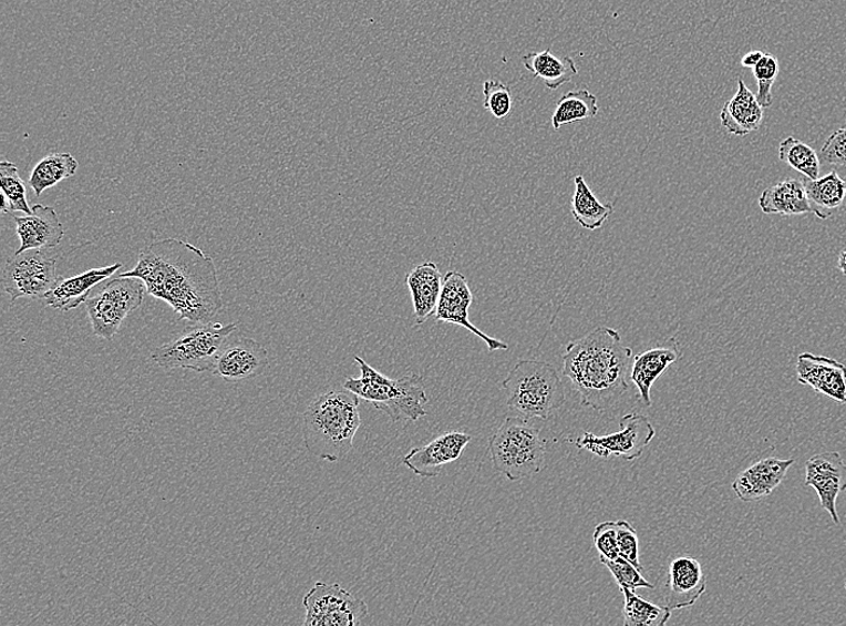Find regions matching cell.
<instances>
[{
  "instance_id": "1",
  "label": "cell",
  "mask_w": 846,
  "mask_h": 626,
  "mask_svg": "<svg viewBox=\"0 0 846 626\" xmlns=\"http://www.w3.org/2000/svg\"><path fill=\"white\" fill-rule=\"evenodd\" d=\"M120 276L140 278L149 296L171 305L192 325L209 324L221 310L215 261L187 242L152 243L140 254L135 268Z\"/></svg>"
},
{
  "instance_id": "2",
  "label": "cell",
  "mask_w": 846,
  "mask_h": 626,
  "mask_svg": "<svg viewBox=\"0 0 846 626\" xmlns=\"http://www.w3.org/2000/svg\"><path fill=\"white\" fill-rule=\"evenodd\" d=\"M631 356L618 330L598 327L567 346L563 374L580 396L584 408L605 412L628 392Z\"/></svg>"
},
{
  "instance_id": "3",
  "label": "cell",
  "mask_w": 846,
  "mask_h": 626,
  "mask_svg": "<svg viewBox=\"0 0 846 626\" xmlns=\"http://www.w3.org/2000/svg\"><path fill=\"white\" fill-rule=\"evenodd\" d=\"M360 398L345 391L318 397L303 412L302 438L308 453L337 463L354 448L361 425Z\"/></svg>"
},
{
  "instance_id": "4",
  "label": "cell",
  "mask_w": 846,
  "mask_h": 626,
  "mask_svg": "<svg viewBox=\"0 0 846 626\" xmlns=\"http://www.w3.org/2000/svg\"><path fill=\"white\" fill-rule=\"evenodd\" d=\"M355 363L361 376L359 379H347L344 388L386 413L393 423L416 422L429 414L425 409L429 402L425 380L421 374L411 373L392 380L359 356H355Z\"/></svg>"
},
{
  "instance_id": "5",
  "label": "cell",
  "mask_w": 846,
  "mask_h": 626,
  "mask_svg": "<svg viewBox=\"0 0 846 626\" xmlns=\"http://www.w3.org/2000/svg\"><path fill=\"white\" fill-rule=\"evenodd\" d=\"M507 408L525 419L546 421L566 402V389L554 366L540 360H519L503 381Z\"/></svg>"
},
{
  "instance_id": "6",
  "label": "cell",
  "mask_w": 846,
  "mask_h": 626,
  "mask_svg": "<svg viewBox=\"0 0 846 626\" xmlns=\"http://www.w3.org/2000/svg\"><path fill=\"white\" fill-rule=\"evenodd\" d=\"M545 443L539 427L525 417H507L489 439L493 468L512 482L538 475L545 466Z\"/></svg>"
},
{
  "instance_id": "7",
  "label": "cell",
  "mask_w": 846,
  "mask_h": 626,
  "mask_svg": "<svg viewBox=\"0 0 846 626\" xmlns=\"http://www.w3.org/2000/svg\"><path fill=\"white\" fill-rule=\"evenodd\" d=\"M237 330L236 324L193 325L180 336L152 353L155 365L165 369H188L212 372L223 347Z\"/></svg>"
},
{
  "instance_id": "8",
  "label": "cell",
  "mask_w": 846,
  "mask_h": 626,
  "mask_svg": "<svg viewBox=\"0 0 846 626\" xmlns=\"http://www.w3.org/2000/svg\"><path fill=\"white\" fill-rule=\"evenodd\" d=\"M145 290L144 281L135 277L117 276L99 286L84 301L95 336L114 339L124 319L143 304Z\"/></svg>"
},
{
  "instance_id": "9",
  "label": "cell",
  "mask_w": 846,
  "mask_h": 626,
  "mask_svg": "<svg viewBox=\"0 0 846 626\" xmlns=\"http://www.w3.org/2000/svg\"><path fill=\"white\" fill-rule=\"evenodd\" d=\"M58 259L42 249H27L10 257L4 268V288L12 301L20 298L44 299L60 281Z\"/></svg>"
},
{
  "instance_id": "10",
  "label": "cell",
  "mask_w": 846,
  "mask_h": 626,
  "mask_svg": "<svg viewBox=\"0 0 846 626\" xmlns=\"http://www.w3.org/2000/svg\"><path fill=\"white\" fill-rule=\"evenodd\" d=\"M306 626H355L370 610L360 597L352 595L340 584L317 582L303 597Z\"/></svg>"
},
{
  "instance_id": "11",
  "label": "cell",
  "mask_w": 846,
  "mask_h": 626,
  "mask_svg": "<svg viewBox=\"0 0 846 626\" xmlns=\"http://www.w3.org/2000/svg\"><path fill=\"white\" fill-rule=\"evenodd\" d=\"M654 437L656 429L646 415L628 413L620 420L618 433L606 437L585 433L576 440L575 444L577 449L600 458L617 455L622 456L627 462H633L650 447Z\"/></svg>"
},
{
  "instance_id": "12",
  "label": "cell",
  "mask_w": 846,
  "mask_h": 626,
  "mask_svg": "<svg viewBox=\"0 0 846 626\" xmlns=\"http://www.w3.org/2000/svg\"><path fill=\"white\" fill-rule=\"evenodd\" d=\"M473 302L474 296L467 278L458 271H448L444 277L441 298L434 312L435 321L470 330L487 345L489 352L509 350V345L488 337L471 322L470 309Z\"/></svg>"
},
{
  "instance_id": "13",
  "label": "cell",
  "mask_w": 846,
  "mask_h": 626,
  "mask_svg": "<svg viewBox=\"0 0 846 626\" xmlns=\"http://www.w3.org/2000/svg\"><path fill=\"white\" fill-rule=\"evenodd\" d=\"M267 367L269 353L261 343L249 338H230L212 373L227 382H239L258 378Z\"/></svg>"
},
{
  "instance_id": "14",
  "label": "cell",
  "mask_w": 846,
  "mask_h": 626,
  "mask_svg": "<svg viewBox=\"0 0 846 626\" xmlns=\"http://www.w3.org/2000/svg\"><path fill=\"white\" fill-rule=\"evenodd\" d=\"M806 485L815 490L832 521L839 524L837 499L846 491V464L838 452L815 454L806 464Z\"/></svg>"
},
{
  "instance_id": "15",
  "label": "cell",
  "mask_w": 846,
  "mask_h": 626,
  "mask_svg": "<svg viewBox=\"0 0 846 626\" xmlns=\"http://www.w3.org/2000/svg\"><path fill=\"white\" fill-rule=\"evenodd\" d=\"M471 441L468 434L448 431L425 447L413 449L404 455L403 464L419 478L435 479L443 466L457 461Z\"/></svg>"
},
{
  "instance_id": "16",
  "label": "cell",
  "mask_w": 846,
  "mask_h": 626,
  "mask_svg": "<svg viewBox=\"0 0 846 626\" xmlns=\"http://www.w3.org/2000/svg\"><path fill=\"white\" fill-rule=\"evenodd\" d=\"M797 381L809 386L816 394H822L839 403L846 402V366L840 361L813 353L797 357Z\"/></svg>"
},
{
  "instance_id": "17",
  "label": "cell",
  "mask_w": 846,
  "mask_h": 626,
  "mask_svg": "<svg viewBox=\"0 0 846 626\" xmlns=\"http://www.w3.org/2000/svg\"><path fill=\"white\" fill-rule=\"evenodd\" d=\"M706 589V576L694 556H677L670 563L664 595L671 610L694 606Z\"/></svg>"
},
{
  "instance_id": "18",
  "label": "cell",
  "mask_w": 846,
  "mask_h": 626,
  "mask_svg": "<svg viewBox=\"0 0 846 626\" xmlns=\"http://www.w3.org/2000/svg\"><path fill=\"white\" fill-rule=\"evenodd\" d=\"M682 357L680 343L675 338H670L653 349L634 356L630 380L638 388L641 406L652 407L651 391L654 382Z\"/></svg>"
},
{
  "instance_id": "19",
  "label": "cell",
  "mask_w": 846,
  "mask_h": 626,
  "mask_svg": "<svg viewBox=\"0 0 846 626\" xmlns=\"http://www.w3.org/2000/svg\"><path fill=\"white\" fill-rule=\"evenodd\" d=\"M21 247L27 249H49L58 247L64 238V227L52 206L35 204L32 213L25 216H12Z\"/></svg>"
},
{
  "instance_id": "20",
  "label": "cell",
  "mask_w": 846,
  "mask_h": 626,
  "mask_svg": "<svg viewBox=\"0 0 846 626\" xmlns=\"http://www.w3.org/2000/svg\"><path fill=\"white\" fill-rule=\"evenodd\" d=\"M794 459L766 458L741 472L732 490L744 503L764 499L773 493L785 479Z\"/></svg>"
},
{
  "instance_id": "21",
  "label": "cell",
  "mask_w": 846,
  "mask_h": 626,
  "mask_svg": "<svg viewBox=\"0 0 846 626\" xmlns=\"http://www.w3.org/2000/svg\"><path fill=\"white\" fill-rule=\"evenodd\" d=\"M121 268L122 264L117 263L114 266L91 269L73 277H61L58 285L49 291L44 300L54 310L72 311L89 299L92 290L99 284L107 280Z\"/></svg>"
},
{
  "instance_id": "22",
  "label": "cell",
  "mask_w": 846,
  "mask_h": 626,
  "mask_svg": "<svg viewBox=\"0 0 846 626\" xmlns=\"http://www.w3.org/2000/svg\"><path fill=\"white\" fill-rule=\"evenodd\" d=\"M444 277L435 263L425 261L415 267L405 277L411 290L414 317L417 326L425 325L434 316L439 305Z\"/></svg>"
},
{
  "instance_id": "23",
  "label": "cell",
  "mask_w": 846,
  "mask_h": 626,
  "mask_svg": "<svg viewBox=\"0 0 846 626\" xmlns=\"http://www.w3.org/2000/svg\"><path fill=\"white\" fill-rule=\"evenodd\" d=\"M763 120L764 107L760 105L756 94L739 79L736 94L725 103L721 113L723 127L731 135L744 136L757 131Z\"/></svg>"
},
{
  "instance_id": "24",
  "label": "cell",
  "mask_w": 846,
  "mask_h": 626,
  "mask_svg": "<svg viewBox=\"0 0 846 626\" xmlns=\"http://www.w3.org/2000/svg\"><path fill=\"white\" fill-rule=\"evenodd\" d=\"M761 211L766 215L798 216L813 214L805 185L802 181L787 178L766 188L759 198Z\"/></svg>"
},
{
  "instance_id": "25",
  "label": "cell",
  "mask_w": 846,
  "mask_h": 626,
  "mask_svg": "<svg viewBox=\"0 0 846 626\" xmlns=\"http://www.w3.org/2000/svg\"><path fill=\"white\" fill-rule=\"evenodd\" d=\"M813 214L827 219L839 208L846 198V181L836 171L816 179L803 178Z\"/></svg>"
},
{
  "instance_id": "26",
  "label": "cell",
  "mask_w": 846,
  "mask_h": 626,
  "mask_svg": "<svg viewBox=\"0 0 846 626\" xmlns=\"http://www.w3.org/2000/svg\"><path fill=\"white\" fill-rule=\"evenodd\" d=\"M575 193L571 198V214L577 224L595 232L602 227L615 212L612 203L600 202L589 188L582 175L575 177Z\"/></svg>"
},
{
  "instance_id": "27",
  "label": "cell",
  "mask_w": 846,
  "mask_h": 626,
  "mask_svg": "<svg viewBox=\"0 0 846 626\" xmlns=\"http://www.w3.org/2000/svg\"><path fill=\"white\" fill-rule=\"evenodd\" d=\"M522 63L535 78L544 80L548 90H558L578 74L571 58L559 59L551 51L529 52L522 58Z\"/></svg>"
},
{
  "instance_id": "28",
  "label": "cell",
  "mask_w": 846,
  "mask_h": 626,
  "mask_svg": "<svg viewBox=\"0 0 846 626\" xmlns=\"http://www.w3.org/2000/svg\"><path fill=\"white\" fill-rule=\"evenodd\" d=\"M78 168L79 163L70 153H52L35 165L30 177V186L35 196L40 197L48 188L74 176Z\"/></svg>"
},
{
  "instance_id": "29",
  "label": "cell",
  "mask_w": 846,
  "mask_h": 626,
  "mask_svg": "<svg viewBox=\"0 0 846 626\" xmlns=\"http://www.w3.org/2000/svg\"><path fill=\"white\" fill-rule=\"evenodd\" d=\"M598 113V100L595 94L588 90L568 92L561 96L554 111V129L558 131L563 125L596 117Z\"/></svg>"
},
{
  "instance_id": "30",
  "label": "cell",
  "mask_w": 846,
  "mask_h": 626,
  "mask_svg": "<svg viewBox=\"0 0 846 626\" xmlns=\"http://www.w3.org/2000/svg\"><path fill=\"white\" fill-rule=\"evenodd\" d=\"M619 589L625 595L626 626H664L670 620L672 610L668 606L648 603L626 587Z\"/></svg>"
},
{
  "instance_id": "31",
  "label": "cell",
  "mask_w": 846,
  "mask_h": 626,
  "mask_svg": "<svg viewBox=\"0 0 846 626\" xmlns=\"http://www.w3.org/2000/svg\"><path fill=\"white\" fill-rule=\"evenodd\" d=\"M0 187H2V213H23L30 215L32 208L27 202L24 181L19 174L16 163L3 161L0 163Z\"/></svg>"
},
{
  "instance_id": "32",
  "label": "cell",
  "mask_w": 846,
  "mask_h": 626,
  "mask_svg": "<svg viewBox=\"0 0 846 626\" xmlns=\"http://www.w3.org/2000/svg\"><path fill=\"white\" fill-rule=\"evenodd\" d=\"M780 160L807 178H819L821 158L816 151L794 136L781 143Z\"/></svg>"
},
{
  "instance_id": "33",
  "label": "cell",
  "mask_w": 846,
  "mask_h": 626,
  "mask_svg": "<svg viewBox=\"0 0 846 626\" xmlns=\"http://www.w3.org/2000/svg\"><path fill=\"white\" fill-rule=\"evenodd\" d=\"M753 74L757 81L756 99L761 106L770 107L773 104L772 88L780 74L778 60L771 53H765L754 68Z\"/></svg>"
},
{
  "instance_id": "34",
  "label": "cell",
  "mask_w": 846,
  "mask_h": 626,
  "mask_svg": "<svg viewBox=\"0 0 846 626\" xmlns=\"http://www.w3.org/2000/svg\"><path fill=\"white\" fill-rule=\"evenodd\" d=\"M600 563L610 569L619 587H626L632 592L640 588L654 589V584L648 582L641 575L640 569L622 556L615 561L600 556Z\"/></svg>"
},
{
  "instance_id": "35",
  "label": "cell",
  "mask_w": 846,
  "mask_h": 626,
  "mask_svg": "<svg viewBox=\"0 0 846 626\" xmlns=\"http://www.w3.org/2000/svg\"><path fill=\"white\" fill-rule=\"evenodd\" d=\"M484 106L492 116L498 120L509 116L514 105L513 93L509 88L498 80H487L484 83Z\"/></svg>"
},
{
  "instance_id": "36",
  "label": "cell",
  "mask_w": 846,
  "mask_h": 626,
  "mask_svg": "<svg viewBox=\"0 0 846 626\" xmlns=\"http://www.w3.org/2000/svg\"><path fill=\"white\" fill-rule=\"evenodd\" d=\"M617 544L619 555L642 572L643 566L639 556V535L637 528L627 521L617 522Z\"/></svg>"
},
{
  "instance_id": "37",
  "label": "cell",
  "mask_w": 846,
  "mask_h": 626,
  "mask_svg": "<svg viewBox=\"0 0 846 626\" xmlns=\"http://www.w3.org/2000/svg\"><path fill=\"white\" fill-rule=\"evenodd\" d=\"M594 541L600 556L611 561L619 558L617 522L608 521L600 523L594 533Z\"/></svg>"
},
{
  "instance_id": "38",
  "label": "cell",
  "mask_w": 846,
  "mask_h": 626,
  "mask_svg": "<svg viewBox=\"0 0 846 626\" xmlns=\"http://www.w3.org/2000/svg\"><path fill=\"white\" fill-rule=\"evenodd\" d=\"M822 157L828 164L846 165V129L838 130L826 138Z\"/></svg>"
},
{
  "instance_id": "39",
  "label": "cell",
  "mask_w": 846,
  "mask_h": 626,
  "mask_svg": "<svg viewBox=\"0 0 846 626\" xmlns=\"http://www.w3.org/2000/svg\"><path fill=\"white\" fill-rule=\"evenodd\" d=\"M765 52L760 50L751 51L743 55L741 61L744 68H754L761 60H763Z\"/></svg>"
},
{
  "instance_id": "40",
  "label": "cell",
  "mask_w": 846,
  "mask_h": 626,
  "mask_svg": "<svg viewBox=\"0 0 846 626\" xmlns=\"http://www.w3.org/2000/svg\"><path fill=\"white\" fill-rule=\"evenodd\" d=\"M839 271L846 276V249L842 250L837 263Z\"/></svg>"
},
{
  "instance_id": "41",
  "label": "cell",
  "mask_w": 846,
  "mask_h": 626,
  "mask_svg": "<svg viewBox=\"0 0 846 626\" xmlns=\"http://www.w3.org/2000/svg\"><path fill=\"white\" fill-rule=\"evenodd\" d=\"M845 589H846V581H845Z\"/></svg>"
}]
</instances>
